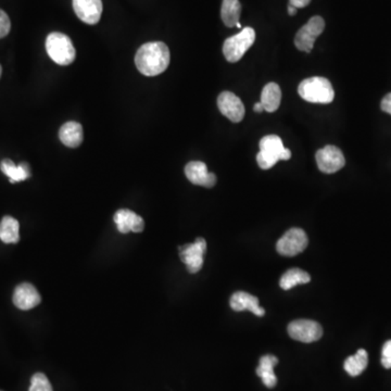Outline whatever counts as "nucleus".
<instances>
[{
	"label": "nucleus",
	"instance_id": "23",
	"mask_svg": "<svg viewBox=\"0 0 391 391\" xmlns=\"http://www.w3.org/2000/svg\"><path fill=\"white\" fill-rule=\"evenodd\" d=\"M368 356L364 349H360L354 356L349 357L345 361V370L350 376H359L368 368Z\"/></svg>",
	"mask_w": 391,
	"mask_h": 391
},
{
	"label": "nucleus",
	"instance_id": "9",
	"mask_svg": "<svg viewBox=\"0 0 391 391\" xmlns=\"http://www.w3.org/2000/svg\"><path fill=\"white\" fill-rule=\"evenodd\" d=\"M317 167L326 174L338 172L346 165L344 153L336 146L328 145L315 155Z\"/></svg>",
	"mask_w": 391,
	"mask_h": 391
},
{
	"label": "nucleus",
	"instance_id": "13",
	"mask_svg": "<svg viewBox=\"0 0 391 391\" xmlns=\"http://www.w3.org/2000/svg\"><path fill=\"white\" fill-rule=\"evenodd\" d=\"M73 9L84 23L95 25L103 13L101 0H73Z\"/></svg>",
	"mask_w": 391,
	"mask_h": 391
},
{
	"label": "nucleus",
	"instance_id": "22",
	"mask_svg": "<svg viewBox=\"0 0 391 391\" xmlns=\"http://www.w3.org/2000/svg\"><path fill=\"white\" fill-rule=\"evenodd\" d=\"M20 225L15 217L6 215L0 222V239L5 243H17L20 241Z\"/></svg>",
	"mask_w": 391,
	"mask_h": 391
},
{
	"label": "nucleus",
	"instance_id": "19",
	"mask_svg": "<svg viewBox=\"0 0 391 391\" xmlns=\"http://www.w3.org/2000/svg\"><path fill=\"white\" fill-rule=\"evenodd\" d=\"M282 101V91L276 83H269L265 85L261 94V105L267 113H275Z\"/></svg>",
	"mask_w": 391,
	"mask_h": 391
},
{
	"label": "nucleus",
	"instance_id": "25",
	"mask_svg": "<svg viewBox=\"0 0 391 391\" xmlns=\"http://www.w3.org/2000/svg\"><path fill=\"white\" fill-rule=\"evenodd\" d=\"M29 391H53V386L43 373H36L31 380Z\"/></svg>",
	"mask_w": 391,
	"mask_h": 391
},
{
	"label": "nucleus",
	"instance_id": "14",
	"mask_svg": "<svg viewBox=\"0 0 391 391\" xmlns=\"http://www.w3.org/2000/svg\"><path fill=\"white\" fill-rule=\"evenodd\" d=\"M41 301L39 291L30 283H22L13 293V303L20 310H31L37 307Z\"/></svg>",
	"mask_w": 391,
	"mask_h": 391
},
{
	"label": "nucleus",
	"instance_id": "27",
	"mask_svg": "<svg viewBox=\"0 0 391 391\" xmlns=\"http://www.w3.org/2000/svg\"><path fill=\"white\" fill-rule=\"evenodd\" d=\"M382 364L385 368H391V340L387 341L383 347Z\"/></svg>",
	"mask_w": 391,
	"mask_h": 391
},
{
	"label": "nucleus",
	"instance_id": "12",
	"mask_svg": "<svg viewBox=\"0 0 391 391\" xmlns=\"http://www.w3.org/2000/svg\"><path fill=\"white\" fill-rule=\"evenodd\" d=\"M185 175L191 184L212 188L217 184V177L207 171V165L201 161H191L185 167Z\"/></svg>",
	"mask_w": 391,
	"mask_h": 391
},
{
	"label": "nucleus",
	"instance_id": "15",
	"mask_svg": "<svg viewBox=\"0 0 391 391\" xmlns=\"http://www.w3.org/2000/svg\"><path fill=\"white\" fill-rule=\"evenodd\" d=\"M113 219L122 234H129V231L141 233L145 229L143 217L127 209H121V210L117 211Z\"/></svg>",
	"mask_w": 391,
	"mask_h": 391
},
{
	"label": "nucleus",
	"instance_id": "31",
	"mask_svg": "<svg viewBox=\"0 0 391 391\" xmlns=\"http://www.w3.org/2000/svg\"><path fill=\"white\" fill-rule=\"evenodd\" d=\"M288 13H289V15H296L297 8L293 7V6L288 5Z\"/></svg>",
	"mask_w": 391,
	"mask_h": 391
},
{
	"label": "nucleus",
	"instance_id": "10",
	"mask_svg": "<svg viewBox=\"0 0 391 391\" xmlns=\"http://www.w3.org/2000/svg\"><path fill=\"white\" fill-rule=\"evenodd\" d=\"M288 334L295 340L310 344L321 339L323 328L315 321L297 320L288 325Z\"/></svg>",
	"mask_w": 391,
	"mask_h": 391
},
{
	"label": "nucleus",
	"instance_id": "11",
	"mask_svg": "<svg viewBox=\"0 0 391 391\" xmlns=\"http://www.w3.org/2000/svg\"><path fill=\"white\" fill-rule=\"evenodd\" d=\"M217 107L219 111L233 123H239L245 117V105L238 96L231 91H223L217 97Z\"/></svg>",
	"mask_w": 391,
	"mask_h": 391
},
{
	"label": "nucleus",
	"instance_id": "18",
	"mask_svg": "<svg viewBox=\"0 0 391 391\" xmlns=\"http://www.w3.org/2000/svg\"><path fill=\"white\" fill-rule=\"evenodd\" d=\"M277 363H278V359L271 354H267L260 359V363L257 368V375L260 377L263 384L267 388H274L276 386L277 378L275 376L274 368Z\"/></svg>",
	"mask_w": 391,
	"mask_h": 391
},
{
	"label": "nucleus",
	"instance_id": "17",
	"mask_svg": "<svg viewBox=\"0 0 391 391\" xmlns=\"http://www.w3.org/2000/svg\"><path fill=\"white\" fill-rule=\"evenodd\" d=\"M59 139L67 147L77 148L83 143V127L77 122H67L60 127Z\"/></svg>",
	"mask_w": 391,
	"mask_h": 391
},
{
	"label": "nucleus",
	"instance_id": "5",
	"mask_svg": "<svg viewBox=\"0 0 391 391\" xmlns=\"http://www.w3.org/2000/svg\"><path fill=\"white\" fill-rule=\"evenodd\" d=\"M255 41V32L252 27H245L236 35L224 41L223 53L229 63H238Z\"/></svg>",
	"mask_w": 391,
	"mask_h": 391
},
{
	"label": "nucleus",
	"instance_id": "32",
	"mask_svg": "<svg viewBox=\"0 0 391 391\" xmlns=\"http://www.w3.org/2000/svg\"><path fill=\"white\" fill-rule=\"evenodd\" d=\"M1 73H3V69H1V65H0V77H1Z\"/></svg>",
	"mask_w": 391,
	"mask_h": 391
},
{
	"label": "nucleus",
	"instance_id": "3",
	"mask_svg": "<svg viewBox=\"0 0 391 391\" xmlns=\"http://www.w3.org/2000/svg\"><path fill=\"white\" fill-rule=\"evenodd\" d=\"M298 93L305 101L312 103H331L334 101L333 85L325 77H309L299 84Z\"/></svg>",
	"mask_w": 391,
	"mask_h": 391
},
{
	"label": "nucleus",
	"instance_id": "1",
	"mask_svg": "<svg viewBox=\"0 0 391 391\" xmlns=\"http://www.w3.org/2000/svg\"><path fill=\"white\" fill-rule=\"evenodd\" d=\"M171 60L169 47L162 41L146 43L135 56V65L141 75L155 77L167 69Z\"/></svg>",
	"mask_w": 391,
	"mask_h": 391
},
{
	"label": "nucleus",
	"instance_id": "21",
	"mask_svg": "<svg viewBox=\"0 0 391 391\" xmlns=\"http://www.w3.org/2000/svg\"><path fill=\"white\" fill-rule=\"evenodd\" d=\"M241 15V5L239 0H223L221 8V17L227 27H238L241 29L239 22Z\"/></svg>",
	"mask_w": 391,
	"mask_h": 391
},
{
	"label": "nucleus",
	"instance_id": "24",
	"mask_svg": "<svg viewBox=\"0 0 391 391\" xmlns=\"http://www.w3.org/2000/svg\"><path fill=\"white\" fill-rule=\"evenodd\" d=\"M310 281L311 277L308 273L300 269H290L283 275L279 285L284 290H289V289L296 287L297 285L308 284Z\"/></svg>",
	"mask_w": 391,
	"mask_h": 391
},
{
	"label": "nucleus",
	"instance_id": "30",
	"mask_svg": "<svg viewBox=\"0 0 391 391\" xmlns=\"http://www.w3.org/2000/svg\"><path fill=\"white\" fill-rule=\"evenodd\" d=\"M253 109H255V113H261L262 111H264V108H263V105H261V103H255Z\"/></svg>",
	"mask_w": 391,
	"mask_h": 391
},
{
	"label": "nucleus",
	"instance_id": "20",
	"mask_svg": "<svg viewBox=\"0 0 391 391\" xmlns=\"http://www.w3.org/2000/svg\"><path fill=\"white\" fill-rule=\"evenodd\" d=\"M0 169L3 171L4 174L7 175L10 179V183L15 184L19 181H25L31 177V169L27 162L20 163L15 165L9 159H5L1 161Z\"/></svg>",
	"mask_w": 391,
	"mask_h": 391
},
{
	"label": "nucleus",
	"instance_id": "26",
	"mask_svg": "<svg viewBox=\"0 0 391 391\" xmlns=\"http://www.w3.org/2000/svg\"><path fill=\"white\" fill-rule=\"evenodd\" d=\"M10 29H11V23H10L9 17L5 11L0 9V39H4L5 36H7Z\"/></svg>",
	"mask_w": 391,
	"mask_h": 391
},
{
	"label": "nucleus",
	"instance_id": "2",
	"mask_svg": "<svg viewBox=\"0 0 391 391\" xmlns=\"http://www.w3.org/2000/svg\"><path fill=\"white\" fill-rule=\"evenodd\" d=\"M291 151L285 148L281 137L267 135L260 141V153L257 155V162L262 169H270L281 160H289Z\"/></svg>",
	"mask_w": 391,
	"mask_h": 391
},
{
	"label": "nucleus",
	"instance_id": "16",
	"mask_svg": "<svg viewBox=\"0 0 391 391\" xmlns=\"http://www.w3.org/2000/svg\"><path fill=\"white\" fill-rule=\"evenodd\" d=\"M231 307L233 310L236 312L241 311H250L257 316H263L265 311L261 308L259 305V300L257 297L252 296L250 293H245V291H237L231 298Z\"/></svg>",
	"mask_w": 391,
	"mask_h": 391
},
{
	"label": "nucleus",
	"instance_id": "7",
	"mask_svg": "<svg viewBox=\"0 0 391 391\" xmlns=\"http://www.w3.org/2000/svg\"><path fill=\"white\" fill-rule=\"evenodd\" d=\"M309 239L305 231L298 227H293L285 233L284 236L276 243L279 255L293 257L302 252L308 247Z\"/></svg>",
	"mask_w": 391,
	"mask_h": 391
},
{
	"label": "nucleus",
	"instance_id": "28",
	"mask_svg": "<svg viewBox=\"0 0 391 391\" xmlns=\"http://www.w3.org/2000/svg\"><path fill=\"white\" fill-rule=\"evenodd\" d=\"M380 108H382L384 113H389V115H391V93L387 94V95L383 98Z\"/></svg>",
	"mask_w": 391,
	"mask_h": 391
},
{
	"label": "nucleus",
	"instance_id": "6",
	"mask_svg": "<svg viewBox=\"0 0 391 391\" xmlns=\"http://www.w3.org/2000/svg\"><path fill=\"white\" fill-rule=\"evenodd\" d=\"M325 29V21L322 17L315 15L309 20L308 23L303 25L295 37V45L299 51L311 53L314 47L317 37L323 33Z\"/></svg>",
	"mask_w": 391,
	"mask_h": 391
},
{
	"label": "nucleus",
	"instance_id": "29",
	"mask_svg": "<svg viewBox=\"0 0 391 391\" xmlns=\"http://www.w3.org/2000/svg\"><path fill=\"white\" fill-rule=\"evenodd\" d=\"M311 3V0H289V5L293 6L297 8H305Z\"/></svg>",
	"mask_w": 391,
	"mask_h": 391
},
{
	"label": "nucleus",
	"instance_id": "8",
	"mask_svg": "<svg viewBox=\"0 0 391 391\" xmlns=\"http://www.w3.org/2000/svg\"><path fill=\"white\" fill-rule=\"evenodd\" d=\"M179 257L186 264L187 270L191 274L199 272L203 265V255L207 251V241L205 239H196L195 243H187L179 247Z\"/></svg>",
	"mask_w": 391,
	"mask_h": 391
},
{
	"label": "nucleus",
	"instance_id": "4",
	"mask_svg": "<svg viewBox=\"0 0 391 391\" xmlns=\"http://www.w3.org/2000/svg\"><path fill=\"white\" fill-rule=\"evenodd\" d=\"M46 51L48 56L60 65H71L75 60V48L69 36L59 32L48 35L46 39Z\"/></svg>",
	"mask_w": 391,
	"mask_h": 391
}]
</instances>
